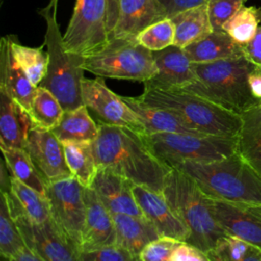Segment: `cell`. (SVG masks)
I'll list each match as a JSON object with an SVG mask.
<instances>
[{"instance_id": "18", "label": "cell", "mask_w": 261, "mask_h": 261, "mask_svg": "<svg viewBox=\"0 0 261 261\" xmlns=\"http://www.w3.org/2000/svg\"><path fill=\"white\" fill-rule=\"evenodd\" d=\"M133 182L108 168H98L91 188L111 214H128L144 217L138 206Z\"/></svg>"}, {"instance_id": "23", "label": "cell", "mask_w": 261, "mask_h": 261, "mask_svg": "<svg viewBox=\"0 0 261 261\" xmlns=\"http://www.w3.org/2000/svg\"><path fill=\"white\" fill-rule=\"evenodd\" d=\"M116 245L126 249L138 257L141 251L152 241L160 238L157 229L145 217L128 214H112Z\"/></svg>"}, {"instance_id": "15", "label": "cell", "mask_w": 261, "mask_h": 261, "mask_svg": "<svg viewBox=\"0 0 261 261\" xmlns=\"http://www.w3.org/2000/svg\"><path fill=\"white\" fill-rule=\"evenodd\" d=\"M157 73L144 83V91L182 90L196 81L193 62L185 49L171 45L153 52Z\"/></svg>"}, {"instance_id": "12", "label": "cell", "mask_w": 261, "mask_h": 261, "mask_svg": "<svg viewBox=\"0 0 261 261\" xmlns=\"http://www.w3.org/2000/svg\"><path fill=\"white\" fill-rule=\"evenodd\" d=\"M82 99L84 105L93 111L100 121L128 127L138 133H145L144 125L138 115L124 102L122 96L115 94L106 86L103 77H84Z\"/></svg>"}, {"instance_id": "4", "label": "cell", "mask_w": 261, "mask_h": 261, "mask_svg": "<svg viewBox=\"0 0 261 261\" xmlns=\"http://www.w3.org/2000/svg\"><path fill=\"white\" fill-rule=\"evenodd\" d=\"M174 168L212 199L261 205V176L237 153L211 162L186 161Z\"/></svg>"}, {"instance_id": "27", "label": "cell", "mask_w": 261, "mask_h": 261, "mask_svg": "<svg viewBox=\"0 0 261 261\" xmlns=\"http://www.w3.org/2000/svg\"><path fill=\"white\" fill-rule=\"evenodd\" d=\"M174 25V46L185 49L213 32L207 4L184 10L171 17Z\"/></svg>"}, {"instance_id": "25", "label": "cell", "mask_w": 261, "mask_h": 261, "mask_svg": "<svg viewBox=\"0 0 261 261\" xmlns=\"http://www.w3.org/2000/svg\"><path fill=\"white\" fill-rule=\"evenodd\" d=\"M6 197L9 206L35 222H45L52 218L48 201L44 195L10 176L9 190L1 191Z\"/></svg>"}, {"instance_id": "13", "label": "cell", "mask_w": 261, "mask_h": 261, "mask_svg": "<svg viewBox=\"0 0 261 261\" xmlns=\"http://www.w3.org/2000/svg\"><path fill=\"white\" fill-rule=\"evenodd\" d=\"M23 149L46 184L72 176L65 160L62 142L52 130L34 125L28 134Z\"/></svg>"}, {"instance_id": "34", "label": "cell", "mask_w": 261, "mask_h": 261, "mask_svg": "<svg viewBox=\"0 0 261 261\" xmlns=\"http://www.w3.org/2000/svg\"><path fill=\"white\" fill-rule=\"evenodd\" d=\"M25 247L19 229L11 215L5 195L1 193L0 203V253L9 259Z\"/></svg>"}, {"instance_id": "11", "label": "cell", "mask_w": 261, "mask_h": 261, "mask_svg": "<svg viewBox=\"0 0 261 261\" xmlns=\"http://www.w3.org/2000/svg\"><path fill=\"white\" fill-rule=\"evenodd\" d=\"M9 209L27 248L42 260L79 261V247L62 231L53 218L45 222H35L10 206Z\"/></svg>"}, {"instance_id": "3", "label": "cell", "mask_w": 261, "mask_h": 261, "mask_svg": "<svg viewBox=\"0 0 261 261\" xmlns=\"http://www.w3.org/2000/svg\"><path fill=\"white\" fill-rule=\"evenodd\" d=\"M193 65L196 81L181 91L199 95L240 115L261 104L249 86V74L255 65L245 56Z\"/></svg>"}, {"instance_id": "43", "label": "cell", "mask_w": 261, "mask_h": 261, "mask_svg": "<svg viewBox=\"0 0 261 261\" xmlns=\"http://www.w3.org/2000/svg\"><path fill=\"white\" fill-rule=\"evenodd\" d=\"M105 1L107 5V29H108V34L110 36L118 18L120 0H105Z\"/></svg>"}, {"instance_id": "10", "label": "cell", "mask_w": 261, "mask_h": 261, "mask_svg": "<svg viewBox=\"0 0 261 261\" xmlns=\"http://www.w3.org/2000/svg\"><path fill=\"white\" fill-rule=\"evenodd\" d=\"M45 197L51 216L79 247L86 218L85 187L73 176L46 184Z\"/></svg>"}, {"instance_id": "39", "label": "cell", "mask_w": 261, "mask_h": 261, "mask_svg": "<svg viewBox=\"0 0 261 261\" xmlns=\"http://www.w3.org/2000/svg\"><path fill=\"white\" fill-rule=\"evenodd\" d=\"M79 261H138L126 249L114 244L111 246L79 252Z\"/></svg>"}, {"instance_id": "8", "label": "cell", "mask_w": 261, "mask_h": 261, "mask_svg": "<svg viewBox=\"0 0 261 261\" xmlns=\"http://www.w3.org/2000/svg\"><path fill=\"white\" fill-rule=\"evenodd\" d=\"M83 68L100 77L145 83L157 73L153 52L137 39L112 38L98 52L84 58Z\"/></svg>"}, {"instance_id": "42", "label": "cell", "mask_w": 261, "mask_h": 261, "mask_svg": "<svg viewBox=\"0 0 261 261\" xmlns=\"http://www.w3.org/2000/svg\"><path fill=\"white\" fill-rule=\"evenodd\" d=\"M245 58L256 66H261V25L251 41L242 45Z\"/></svg>"}, {"instance_id": "7", "label": "cell", "mask_w": 261, "mask_h": 261, "mask_svg": "<svg viewBox=\"0 0 261 261\" xmlns=\"http://www.w3.org/2000/svg\"><path fill=\"white\" fill-rule=\"evenodd\" d=\"M154 156L168 168L186 161L211 162L237 153V138L177 133H140Z\"/></svg>"}, {"instance_id": "32", "label": "cell", "mask_w": 261, "mask_h": 261, "mask_svg": "<svg viewBox=\"0 0 261 261\" xmlns=\"http://www.w3.org/2000/svg\"><path fill=\"white\" fill-rule=\"evenodd\" d=\"M63 113L58 99L46 88L38 86L30 111L34 125L52 130L60 122Z\"/></svg>"}, {"instance_id": "28", "label": "cell", "mask_w": 261, "mask_h": 261, "mask_svg": "<svg viewBox=\"0 0 261 261\" xmlns=\"http://www.w3.org/2000/svg\"><path fill=\"white\" fill-rule=\"evenodd\" d=\"M61 141L94 142L99 134V124L90 115L87 106L64 111L58 125L52 129Z\"/></svg>"}, {"instance_id": "48", "label": "cell", "mask_w": 261, "mask_h": 261, "mask_svg": "<svg viewBox=\"0 0 261 261\" xmlns=\"http://www.w3.org/2000/svg\"><path fill=\"white\" fill-rule=\"evenodd\" d=\"M245 1H247V0H245Z\"/></svg>"}, {"instance_id": "30", "label": "cell", "mask_w": 261, "mask_h": 261, "mask_svg": "<svg viewBox=\"0 0 261 261\" xmlns=\"http://www.w3.org/2000/svg\"><path fill=\"white\" fill-rule=\"evenodd\" d=\"M3 160L11 175L45 196L46 182L23 148L1 147Z\"/></svg>"}, {"instance_id": "21", "label": "cell", "mask_w": 261, "mask_h": 261, "mask_svg": "<svg viewBox=\"0 0 261 261\" xmlns=\"http://www.w3.org/2000/svg\"><path fill=\"white\" fill-rule=\"evenodd\" d=\"M33 126L30 113L0 88V146L23 148Z\"/></svg>"}, {"instance_id": "20", "label": "cell", "mask_w": 261, "mask_h": 261, "mask_svg": "<svg viewBox=\"0 0 261 261\" xmlns=\"http://www.w3.org/2000/svg\"><path fill=\"white\" fill-rule=\"evenodd\" d=\"M0 88H3L29 113L37 87L11 54L9 36L0 41Z\"/></svg>"}, {"instance_id": "29", "label": "cell", "mask_w": 261, "mask_h": 261, "mask_svg": "<svg viewBox=\"0 0 261 261\" xmlns=\"http://www.w3.org/2000/svg\"><path fill=\"white\" fill-rule=\"evenodd\" d=\"M67 166L72 174L85 188L92 186L98 171V165L92 142H62Z\"/></svg>"}, {"instance_id": "24", "label": "cell", "mask_w": 261, "mask_h": 261, "mask_svg": "<svg viewBox=\"0 0 261 261\" xmlns=\"http://www.w3.org/2000/svg\"><path fill=\"white\" fill-rule=\"evenodd\" d=\"M193 63H208L244 56L242 45L224 31H213L202 40L185 48Z\"/></svg>"}, {"instance_id": "31", "label": "cell", "mask_w": 261, "mask_h": 261, "mask_svg": "<svg viewBox=\"0 0 261 261\" xmlns=\"http://www.w3.org/2000/svg\"><path fill=\"white\" fill-rule=\"evenodd\" d=\"M13 58L25 72L30 81L38 87L47 73L48 57L41 47H29L19 44L14 36H9Z\"/></svg>"}, {"instance_id": "36", "label": "cell", "mask_w": 261, "mask_h": 261, "mask_svg": "<svg viewBox=\"0 0 261 261\" xmlns=\"http://www.w3.org/2000/svg\"><path fill=\"white\" fill-rule=\"evenodd\" d=\"M252 246L239 238L226 236L206 255L208 261H242Z\"/></svg>"}, {"instance_id": "35", "label": "cell", "mask_w": 261, "mask_h": 261, "mask_svg": "<svg viewBox=\"0 0 261 261\" xmlns=\"http://www.w3.org/2000/svg\"><path fill=\"white\" fill-rule=\"evenodd\" d=\"M136 39L152 52L163 50L174 43L173 22L168 17L160 19L144 29Z\"/></svg>"}, {"instance_id": "44", "label": "cell", "mask_w": 261, "mask_h": 261, "mask_svg": "<svg viewBox=\"0 0 261 261\" xmlns=\"http://www.w3.org/2000/svg\"><path fill=\"white\" fill-rule=\"evenodd\" d=\"M249 86L255 98L261 101V66H254L249 74Z\"/></svg>"}, {"instance_id": "41", "label": "cell", "mask_w": 261, "mask_h": 261, "mask_svg": "<svg viewBox=\"0 0 261 261\" xmlns=\"http://www.w3.org/2000/svg\"><path fill=\"white\" fill-rule=\"evenodd\" d=\"M171 261H208L206 253L196 246L181 241L175 248Z\"/></svg>"}, {"instance_id": "17", "label": "cell", "mask_w": 261, "mask_h": 261, "mask_svg": "<svg viewBox=\"0 0 261 261\" xmlns=\"http://www.w3.org/2000/svg\"><path fill=\"white\" fill-rule=\"evenodd\" d=\"M86 218L80 251L95 250L116 244V230L112 214L91 188H85Z\"/></svg>"}, {"instance_id": "46", "label": "cell", "mask_w": 261, "mask_h": 261, "mask_svg": "<svg viewBox=\"0 0 261 261\" xmlns=\"http://www.w3.org/2000/svg\"><path fill=\"white\" fill-rule=\"evenodd\" d=\"M242 261H261V249L252 246V248Z\"/></svg>"}, {"instance_id": "22", "label": "cell", "mask_w": 261, "mask_h": 261, "mask_svg": "<svg viewBox=\"0 0 261 261\" xmlns=\"http://www.w3.org/2000/svg\"><path fill=\"white\" fill-rule=\"evenodd\" d=\"M122 99L138 115L144 125L145 134L177 133L204 135L189 125L178 115L165 108L147 104L139 97L122 96Z\"/></svg>"}, {"instance_id": "5", "label": "cell", "mask_w": 261, "mask_h": 261, "mask_svg": "<svg viewBox=\"0 0 261 261\" xmlns=\"http://www.w3.org/2000/svg\"><path fill=\"white\" fill-rule=\"evenodd\" d=\"M59 0H49L39 10L46 22L44 45L47 46V73L39 85L49 90L60 102L64 111L75 109L82 105V82L84 80V57L67 52L63 35L57 22Z\"/></svg>"}, {"instance_id": "38", "label": "cell", "mask_w": 261, "mask_h": 261, "mask_svg": "<svg viewBox=\"0 0 261 261\" xmlns=\"http://www.w3.org/2000/svg\"><path fill=\"white\" fill-rule=\"evenodd\" d=\"M245 0H209L207 10L213 31H222L223 24L244 5Z\"/></svg>"}, {"instance_id": "19", "label": "cell", "mask_w": 261, "mask_h": 261, "mask_svg": "<svg viewBox=\"0 0 261 261\" xmlns=\"http://www.w3.org/2000/svg\"><path fill=\"white\" fill-rule=\"evenodd\" d=\"M163 19L157 0H120L116 24L109 36L136 39L150 24Z\"/></svg>"}, {"instance_id": "47", "label": "cell", "mask_w": 261, "mask_h": 261, "mask_svg": "<svg viewBox=\"0 0 261 261\" xmlns=\"http://www.w3.org/2000/svg\"><path fill=\"white\" fill-rule=\"evenodd\" d=\"M260 107H261V104H260Z\"/></svg>"}, {"instance_id": "45", "label": "cell", "mask_w": 261, "mask_h": 261, "mask_svg": "<svg viewBox=\"0 0 261 261\" xmlns=\"http://www.w3.org/2000/svg\"><path fill=\"white\" fill-rule=\"evenodd\" d=\"M4 260L5 261H44L38 255L33 253L29 248H27V246L11 258L4 259Z\"/></svg>"}, {"instance_id": "33", "label": "cell", "mask_w": 261, "mask_h": 261, "mask_svg": "<svg viewBox=\"0 0 261 261\" xmlns=\"http://www.w3.org/2000/svg\"><path fill=\"white\" fill-rule=\"evenodd\" d=\"M261 23V8L243 5L237 13L222 27L238 44L244 45L251 41Z\"/></svg>"}, {"instance_id": "40", "label": "cell", "mask_w": 261, "mask_h": 261, "mask_svg": "<svg viewBox=\"0 0 261 261\" xmlns=\"http://www.w3.org/2000/svg\"><path fill=\"white\" fill-rule=\"evenodd\" d=\"M209 0H157L163 18H171L173 15L200 5L207 4Z\"/></svg>"}, {"instance_id": "16", "label": "cell", "mask_w": 261, "mask_h": 261, "mask_svg": "<svg viewBox=\"0 0 261 261\" xmlns=\"http://www.w3.org/2000/svg\"><path fill=\"white\" fill-rule=\"evenodd\" d=\"M133 193L143 216L157 229L160 237L187 241L189 230L177 217L163 193L142 185H133Z\"/></svg>"}, {"instance_id": "37", "label": "cell", "mask_w": 261, "mask_h": 261, "mask_svg": "<svg viewBox=\"0 0 261 261\" xmlns=\"http://www.w3.org/2000/svg\"><path fill=\"white\" fill-rule=\"evenodd\" d=\"M181 241L160 237L149 243L138 255V261H171L175 248Z\"/></svg>"}, {"instance_id": "26", "label": "cell", "mask_w": 261, "mask_h": 261, "mask_svg": "<svg viewBox=\"0 0 261 261\" xmlns=\"http://www.w3.org/2000/svg\"><path fill=\"white\" fill-rule=\"evenodd\" d=\"M242 125L237 136V154L261 176V107L241 114Z\"/></svg>"}, {"instance_id": "6", "label": "cell", "mask_w": 261, "mask_h": 261, "mask_svg": "<svg viewBox=\"0 0 261 261\" xmlns=\"http://www.w3.org/2000/svg\"><path fill=\"white\" fill-rule=\"evenodd\" d=\"M139 98L147 104L165 108L204 135L237 138L242 116L199 95L181 90L144 91Z\"/></svg>"}, {"instance_id": "14", "label": "cell", "mask_w": 261, "mask_h": 261, "mask_svg": "<svg viewBox=\"0 0 261 261\" xmlns=\"http://www.w3.org/2000/svg\"><path fill=\"white\" fill-rule=\"evenodd\" d=\"M210 199L214 216L228 236L261 249V205Z\"/></svg>"}, {"instance_id": "2", "label": "cell", "mask_w": 261, "mask_h": 261, "mask_svg": "<svg viewBox=\"0 0 261 261\" xmlns=\"http://www.w3.org/2000/svg\"><path fill=\"white\" fill-rule=\"evenodd\" d=\"M162 193L189 230L186 242L208 253L228 236L214 216L210 197L185 172L171 168L165 176Z\"/></svg>"}, {"instance_id": "1", "label": "cell", "mask_w": 261, "mask_h": 261, "mask_svg": "<svg viewBox=\"0 0 261 261\" xmlns=\"http://www.w3.org/2000/svg\"><path fill=\"white\" fill-rule=\"evenodd\" d=\"M99 134L93 142L98 168H108L135 185L162 193L170 170L149 150L141 134L123 126L98 121Z\"/></svg>"}, {"instance_id": "9", "label": "cell", "mask_w": 261, "mask_h": 261, "mask_svg": "<svg viewBox=\"0 0 261 261\" xmlns=\"http://www.w3.org/2000/svg\"><path fill=\"white\" fill-rule=\"evenodd\" d=\"M109 41L105 0H76L63 35L67 52L87 57L101 50Z\"/></svg>"}]
</instances>
